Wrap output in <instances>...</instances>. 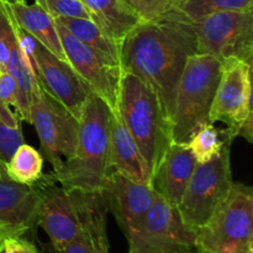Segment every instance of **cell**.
Returning a JSON list of instances; mask_svg holds the SVG:
<instances>
[{
    "label": "cell",
    "instance_id": "484cf974",
    "mask_svg": "<svg viewBox=\"0 0 253 253\" xmlns=\"http://www.w3.org/2000/svg\"><path fill=\"white\" fill-rule=\"evenodd\" d=\"M141 22H157L173 10L172 0H125Z\"/></svg>",
    "mask_w": 253,
    "mask_h": 253
},
{
    "label": "cell",
    "instance_id": "7a4b0ae2",
    "mask_svg": "<svg viewBox=\"0 0 253 253\" xmlns=\"http://www.w3.org/2000/svg\"><path fill=\"white\" fill-rule=\"evenodd\" d=\"M111 111L94 93L88 96L78 121V140L73 156L48 174L67 189L101 190L110 167Z\"/></svg>",
    "mask_w": 253,
    "mask_h": 253
},
{
    "label": "cell",
    "instance_id": "83f0119b",
    "mask_svg": "<svg viewBox=\"0 0 253 253\" xmlns=\"http://www.w3.org/2000/svg\"><path fill=\"white\" fill-rule=\"evenodd\" d=\"M0 104L17 108V84L7 69L0 71Z\"/></svg>",
    "mask_w": 253,
    "mask_h": 253
},
{
    "label": "cell",
    "instance_id": "9a60e30c",
    "mask_svg": "<svg viewBox=\"0 0 253 253\" xmlns=\"http://www.w3.org/2000/svg\"><path fill=\"white\" fill-rule=\"evenodd\" d=\"M37 193L34 184L0 178V234L24 236L36 225Z\"/></svg>",
    "mask_w": 253,
    "mask_h": 253
},
{
    "label": "cell",
    "instance_id": "8fae6325",
    "mask_svg": "<svg viewBox=\"0 0 253 253\" xmlns=\"http://www.w3.org/2000/svg\"><path fill=\"white\" fill-rule=\"evenodd\" d=\"M30 124L39 135L41 155L51 163L52 170H58L76 150L78 120L37 84L30 105Z\"/></svg>",
    "mask_w": 253,
    "mask_h": 253
},
{
    "label": "cell",
    "instance_id": "7c38bea8",
    "mask_svg": "<svg viewBox=\"0 0 253 253\" xmlns=\"http://www.w3.org/2000/svg\"><path fill=\"white\" fill-rule=\"evenodd\" d=\"M56 26L67 62L89 90L108 105L111 113H119V95L123 77L120 64L79 41L58 22H56Z\"/></svg>",
    "mask_w": 253,
    "mask_h": 253
},
{
    "label": "cell",
    "instance_id": "4316f807",
    "mask_svg": "<svg viewBox=\"0 0 253 253\" xmlns=\"http://www.w3.org/2000/svg\"><path fill=\"white\" fill-rule=\"evenodd\" d=\"M53 19H90L82 0H35Z\"/></svg>",
    "mask_w": 253,
    "mask_h": 253
},
{
    "label": "cell",
    "instance_id": "f546056e",
    "mask_svg": "<svg viewBox=\"0 0 253 253\" xmlns=\"http://www.w3.org/2000/svg\"><path fill=\"white\" fill-rule=\"evenodd\" d=\"M12 1H16V2H26L25 0H12Z\"/></svg>",
    "mask_w": 253,
    "mask_h": 253
},
{
    "label": "cell",
    "instance_id": "5b68a950",
    "mask_svg": "<svg viewBox=\"0 0 253 253\" xmlns=\"http://www.w3.org/2000/svg\"><path fill=\"white\" fill-rule=\"evenodd\" d=\"M37 193L36 224L48 235L54 251L74 240L94 210L105 202L101 190L67 189L51 175L34 183Z\"/></svg>",
    "mask_w": 253,
    "mask_h": 253
},
{
    "label": "cell",
    "instance_id": "277c9868",
    "mask_svg": "<svg viewBox=\"0 0 253 253\" xmlns=\"http://www.w3.org/2000/svg\"><path fill=\"white\" fill-rule=\"evenodd\" d=\"M221 61L209 54L195 53L188 58L177 84L170 114L173 142L188 143L209 113L220 79Z\"/></svg>",
    "mask_w": 253,
    "mask_h": 253
},
{
    "label": "cell",
    "instance_id": "3957f363",
    "mask_svg": "<svg viewBox=\"0 0 253 253\" xmlns=\"http://www.w3.org/2000/svg\"><path fill=\"white\" fill-rule=\"evenodd\" d=\"M119 114L137 143L152 179L173 143L170 121L157 94L137 76L123 72Z\"/></svg>",
    "mask_w": 253,
    "mask_h": 253
},
{
    "label": "cell",
    "instance_id": "e0dca14e",
    "mask_svg": "<svg viewBox=\"0 0 253 253\" xmlns=\"http://www.w3.org/2000/svg\"><path fill=\"white\" fill-rule=\"evenodd\" d=\"M110 167L133 182L151 185L147 163L119 113L110 116Z\"/></svg>",
    "mask_w": 253,
    "mask_h": 253
},
{
    "label": "cell",
    "instance_id": "6da1fadb",
    "mask_svg": "<svg viewBox=\"0 0 253 253\" xmlns=\"http://www.w3.org/2000/svg\"><path fill=\"white\" fill-rule=\"evenodd\" d=\"M197 53L192 21L175 7L157 22H141L120 48L123 72L137 76L155 90L170 121L177 84L188 58Z\"/></svg>",
    "mask_w": 253,
    "mask_h": 253
},
{
    "label": "cell",
    "instance_id": "9c48e42d",
    "mask_svg": "<svg viewBox=\"0 0 253 253\" xmlns=\"http://www.w3.org/2000/svg\"><path fill=\"white\" fill-rule=\"evenodd\" d=\"M128 253H197V232L183 221L177 207L156 193L150 209L127 239Z\"/></svg>",
    "mask_w": 253,
    "mask_h": 253
},
{
    "label": "cell",
    "instance_id": "603a6c76",
    "mask_svg": "<svg viewBox=\"0 0 253 253\" xmlns=\"http://www.w3.org/2000/svg\"><path fill=\"white\" fill-rule=\"evenodd\" d=\"M43 156L27 143L19 146L6 166V174L11 180L21 184H34L42 177Z\"/></svg>",
    "mask_w": 253,
    "mask_h": 253
},
{
    "label": "cell",
    "instance_id": "8992f818",
    "mask_svg": "<svg viewBox=\"0 0 253 253\" xmlns=\"http://www.w3.org/2000/svg\"><path fill=\"white\" fill-rule=\"evenodd\" d=\"M202 253H253V189L234 182L229 194L198 230Z\"/></svg>",
    "mask_w": 253,
    "mask_h": 253
},
{
    "label": "cell",
    "instance_id": "d4e9b609",
    "mask_svg": "<svg viewBox=\"0 0 253 253\" xmlns=\"http://www.w3.org/2000/svg\"><path fill=\"white\" fill-rule=\"evenodd\" d=\"M24 142L20 120L7 121L0 116V178L7 177V163L15 151Z\"/></svg>",
    "mask_w": 253,
    "mask_h": 253
},
{
    "label": "cell",
    "instance_id": "ac0fdd59",
    "mask_svg": "<svg viewBox=\"0 0 253 253\" xmlns=\"http://www.w3.org/2000/svg\"><path fill=\"white\" fill-rule=\"evenodd\" d=\"M90 20L121 48L124 40L141 24L125 0H82Z\"/></svg>",
    "mask_w": 253,
    "mask_h": 253
},
{
    "label": "cell",
    "instance_id": "5bb4252c",
    "mask_svg": "<svg viewBox=\"0 0 253 253\" xmlns=\"http://www.w3.org/2000/svg\"><path fill=\"white\" fill-rule=\"evenodd\" d=\"M109 212L113 214L126 239L133 234L150 209L156 192L151 185L133 182L111 170L101 189Z\"/></svg>",
    "mask_w": 253,
    "mask_h": 253
},
{
    "label": "cell",
    "instance_id": "2e32d148",
    "mask_svg": "<svg viewBox=\"0 0 253 253\" xmlns=\"http://www.w3.org/2000/svg\"><path fill=\"white\" fill-rule=\"evenodd\" d=\"M198 162L187 143L173 142L151 179V187L177 207Z\"/></svg>",
    "mask_w": 253,
    "mask_h": 253
},
{
    "label": "cell",
    "instance_id": "44dd1931",
    "mask_svg": "<svg viewBox=\"0 0 253 253\" xmlns=\"http://www.w3.org/2000/svg\"><path fill=\"white\" fill-rule=\"evenodd\" d=\"M54 21L62 25L67 31L71 32L76 39L85 43L86 46L120 64V47L90 19L73 17L54 19Z\"/></svg>",
    "mask_w": 253,
    "mask_h": 253
},
{
    "label": "cell",
    "instance_id": "f1b7e54d",
    "mask_svg": "<svg viewBox=\"0 0 253 253\" xmlns=\"http://www.w3.org/2000/svg\"><path fill=\"white\" fill-rule=\"evenodd\" d=\"M0 253H39V251L24 236H7L0 240Z\"/></svg>",
    "mask_w": 253,
    "mask_h": 253
},
{
    "label": "cell",
    "instance_id": "30bf717a",
    "mask_svg": "<svg viewBox=\"0 0 253 253\" xmlns=\"http://www.w3.org/2000/svg\"><path fill=\"white\" fill-rule=\"evenodd\" d=\"M197 53L252 64L253 11H220L192 21Z\"/></svg>",
    "mask_w": 253,
    "mask_h": 253
},
{
    "label": "cell",
    "instance_id": "d6986e66",
    "mask_svg": "<svg viewBox=\"0 0 253 253\" xmlns=\"http://www.w3.org/2000/svg\"><path fill=\"white\" fill-rule=\"evenodd\" d=\"M9 5L15 21L24 31L31 35L40 44L52 52L54 56L67 61L56 22L48 12L44 11L36 2L29 5L26 2L10 0Z\"/></svg>",
    "mask_w": 253,
    "mask_h": 253
},
{
    "label": "cell",
    "instance_id": "1f68e13d",
    "mask_svg": "<svg viewBox=\"0 0 253 253\" xmlns=\"http://www.w3.org/2000/svg\"><path fill=\"white\" fill-rule=\"evenodd\" d=\"M197 253H202V252H199V251H198V252H197Z\"/></svg>",
    "mask_w": 253,
    "mask_h": 253
},
{
    "label": "cell",
    "instance_id": "7402d4cb",
    "mask_svg": "<svg viewBox=\"0 0 253 253\" xmlns=\"http://www.w3.org/2000/svg\"><path fill=\"white\" fill-rule=\"evenodd\" d=\"M235 138L227 127L217 128L214 124H207L190 137L187 145L197 162L205 163L216 157L225 146L232 145Z\"/></svg>",
    "mask_w": 253,
    "mask_h": 253
},
{
    "label": "cell",
    "instance_id": "ffe728a7",
    "mask_svg": "<svg viewBox=\"0 0 253 253\" xmlns=\"http://www.w3.org/2000/svg\"><path fill=\"white\" fill-rule=\"evenodd\" d=\"M108 204L101 205L90 215L74 240L56 253H109V241L106 235Z\"/></svg>",
    "mask_w": 253,
    "mask_h": 253
},
{
    "label": "cell",
    "instance_id": "4dcf8cb0",
    "mask_svg": "<svg viewBox=\"0 0 253 253\" xmlns=\"http://www.w3.org/2000/svg\"><path fill=\"white\" fill-rule=\"evenodd\" d=\"M172 1H173V5H174V2H175V1H177V0H172Z\"/></svg>",
    "mask_w": 253,
    "mask_h": 253
},
{
    "label": "cell",
    "instance_id": "52a82bcc",
    "mask_svg": "<svg viewBox=\"0 0 253 253\" xmlns=\"http://www.w3.org/2000/svg\"><path fill=\"white\" fill-rule=\"evenodd\" d=\"M252 64L239 58L221 61L209 123H224L235 137L253 142Z\"/></svg>",
    "mask_w": 253,
    "mask_h": 253
},
{
    "label": "cell",
    "instance_id": "4fadbf2b",
    "mask_svg": "<svg viewBox=\"0 0 253 253\" xmlns=\"http://www.w3.org/2000/svg\"><path fill=\"white\" fill-rule=\"evenodd\" d=\"M32 71L41 88L79 121L91 91L71 64L37 42Z\"/></svg>",
    "mask_w": 253,
    "mask_h": 253
},
{
    "label": "cell",
    "instance_id": "ba28073f",
    "mask_svg": "<svg viewBox=\"0 0 253 253\" xmlns=\"http://www.w3.org/2000/svg\"><path fill=\"white\" fill-rule=\"evenodd\" d=\"M231 145L209 162L198 163L177 209L183 221L198 232L232 187Z\"/></svg>",
    "mask_w": 253,
    "mask_h": 253
},
{
    "label": "cell",
    "instance_id": "cb8c5ba5",
    "mask_svg": "<svg viewBox=\"0 0 253 253\" xmlns=\"http://www.w3.org/2000/svg\"><path fill=\"white\" fill-rule=\"evenodd\" d=\"M174 7L189 21L220 11H253V0H177Z\"/></svg>",
    "mask_w": 253,
    "mask_h": 253
}]
</instances>
